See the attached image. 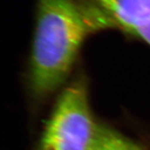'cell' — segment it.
<instances>
[{
  "label": "cell",
  "mask_w": 150,
  "mask_h": 150,
  "mask_svg": "<svg viewBox=\"0 0 150 150\" xmlns=\"http://www.w3.org/2000/svg\"><path fill=\"white\" fill-rule=\"evenodd\" d=\"M100 8L127 32L150 23V0H92Z\"/></svg>",
  "instance_id": "cell-3"
},
{
  "label": "cell",
  "mask_w": 150,
  "mask_h": 150,
  "mask_svg": "<svg viewBox=\"0 0 150 150\" xmlns=\"http://www.w3.org/2000/svg\"><path fill=\"white\" fill-rule=\"evenodd\" d=\"M132 34L150 45V23L136 29L132 32Z\"/></svg>",
  "instance_id": "cell-5"
},
{
  "label": "cell",
  "mask_w": 150,
  "mask_h": 150,
  "mask_svg": "<svg viewBox=\"0 0 150 150\" xmlns=\"http://www.w3.org/2000/svg\"><path fill=\"white\" fill-rule=\"evenodd\" d=\"M93 150H144L121 133L109 127L100 126Z\"/></svg>",
  "instance_id": "cell-4"
},
{
  "label": "cell",
  "mask_w": 150,
  "mask_h": 150,
  "mask_svg": "<svg viewBox=\"0 0 150 150\" xmlns=\"http://www.w3.org/2000/svg\"><path fill=\"white\" fill-rule=\"evenodd\" d=\"M100 126L91 112L84 82L75 81L58 99L38 150H93Z\"/></svg>",
  "instance_id": "cell-2"
},
{
  "label": "cell",
  "mask_w": 150,
  "mask_h": 150,
  "mask_svg": "<svg viewBox=\"0 0 150 150\" xmlns=\"http://www.w3.org/2000/svg\"><path fill=\"white\" fill-rule=\"evenodd\" d=\"M112 22L104 11L77 0H38L31 85L38 97L64 82L90 33Z\"/></svg>",
  "instance_id": "cell-1"
}]
</instances>
